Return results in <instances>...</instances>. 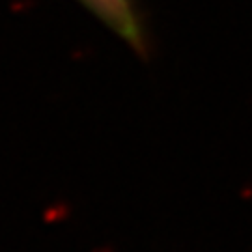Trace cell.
I'll return each instance as SVG.
<instances>
[{
    "instance_id": "obj_1",
    "label": "cell",
    "mask_w": 252,
    "mask_h": 252,
    "mask_svg": "<svg viewBox=\"0 0 252 252\" xmlns=\"http://www.w3.org/2000/svg\"><path fill=\"white\" fill-rule=\"evenodd\" d=\"M92 15L122 37L138 56H148V37L133 0H79Z\"/></svg>"
}]
</instances>
